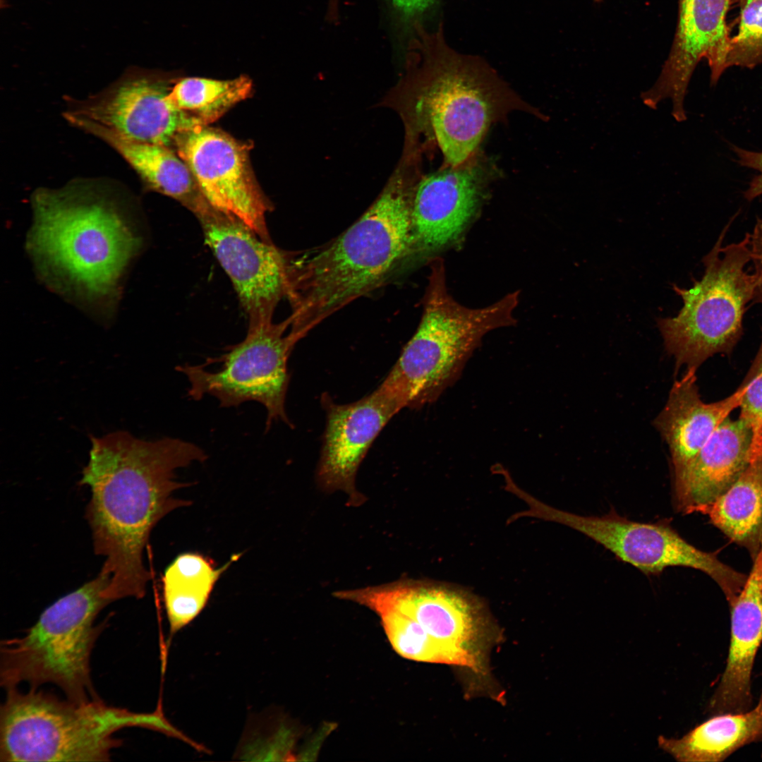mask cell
Returning <instances> with one entry per match:
<instances>
[{
  "label": "cell",
  "instance_id": "obj_28",
  "mask_svg": "<svg viewBox=\"0 0 762 762\" xmlns=\"http://www.w3.org/2000/svg\"><path fill=\"white\" fill-rule=\"evenodd\" d=\"M755 366L747 380L739 418L751 429V462L762 454V359L756 357Z\"/></svg>",
  "mask_w": 762,
  "mask_h": 762
},
{
  "label": "cell",
  "instance_id": "obj_16",
  "mask_svg": "<svg viewBox=\"0 0 762 762\" xmlns=\"http://www.w3.org/2000/svg\"><path fill=\"white\" fill-rule=\"evenodd\" d=\"M731 0H678L676 32L669 55L655 83L646 90L650 102H672V110H684L689 82L705 59L715 85L727 69L730 34L726 17Z\"/></svg>",
  "mask_w": 762,
  "mask_h": 762
},
{
  "label": "cell",
  "instance_id": "obj_1",
  "mask_svg": "<svg viewBox=\"0 0 762 762\" xmlns=\"http://www.w3.org/2000/svg\"><path fill=\"white\" fill-rule=\"evenodd\" d=\"M89 461L81 484L90 487L86 519L96 555L104 557L101 572L109 577L104 595L112 603L141 598L150 574L143 551L158 521L190 502L174 492L188 483L175 471L207 459L196 445L178 438L144 440L119 430L91 437Z\"/></svg>",
  "mask_w": 762,
  "mask_h": 762
},
{
  "label": "cell",
  "instance_id": "obj_11",
  "mask_svg": "<svg viewBox=\"0 0 762 762\" xmlns=\"http://www.w3.org/2000/svg\"><path fill=\"white\" fill-rule=\"evenodd\" d=\"M174 146L212 207L236 217L272 242L266 224L270 205L253 173L248 145L221 130L198 125L179 133Z\"/></svg>",
  "mask_w": 762,
  "mask_h": 762
},
{
  "label": "cell",
  "instance_id": "obj_25",
  "mask_svg": "<svg viewBox=\"0 0 762 762\" xmlns=\"http://www.w3.org/2000/svg\"><path fill=\"white\" fill-rule=\"evenodd\" d=\"M252 87L250 79L244 75L226 80L186 78L171 87L168 98L177 109L207 125L247 98Z\"/></svg>",
  "mask_w": 762,
  "mask_h": 762
},
{
  "label": "cell",
  "instance_id": "obj_23",
  "mask_svg": "<svg viewBox=\"0 0 762 762\" xmlns=\"http://www.w3.org/2000/svg\"><path fill=\"white\" fill-rule=\"evenodd\" d=\"M731 541L744 548L752 562L762 550V454L705 512Z\"/></svg>",
  "mask_w": 762,
  "mask_h": 762
},
{
  "label": "cell",
  "instance_id": "obj_15",
  "mask_svg": "<svg viewBox=\"0 0 762 762\" xmlns=\"http://www.w3.org/2000/svg\"><path fill=\"white\" fill-rule=\"evenodd\" d=\"M322 403L326 411L316 479L325 492L342 490L350 505L364 501L355 485L360 464L387 423L404 409L399 400L382 384L372 393L347 404H337L327 395Z\"/></svg>",
  "mask_w": 762,
  "mask_h": 762
},
{
  "label": "cell",
  "instance_id": "obj_27",
  "mask_svg": "<svg viewBox=\"0 0 762 762\" xmlns=\"http://www.w3.org/2000/svg\"><path fill=\"white\" fill-rule=\"evenodd\" d=\"M734 1L740 9L739 25L730 38L726 68L751 69L762 64V0Z\"/></svg>",
  "mask_w": 762,
  "mask_h": 762
},
{
  "label": "cell",
  "instance_id": "obj_33",
  "mask_svg": "<svg viewBox=\"0 0 762 762\" xmlns=\"http://www.w3.org/2000/svg\"><path fill=\"white\" fill-rule=\"evenodd\" d=\"M593 1H595V2H597V3H599V2H600V1H602V0H593Z\"/></svg>",
  "mask_w": 762,
  "mask_h": 762
},
{
  "label": "cell",
  "instance_id": "obj_22",
  "mask_svg": "<svg viewBox=\"0 0 762 762\" xmlns=\"http://www.w3.org/2000/svg\"><path fill=\"white\" fill-rule=\"evenodd\" d=\"M762 740V693L756 706L723 713L695 727L679 739L659 736V746L682 762H718L739 749Z\"/></svg>",
  "mask_w": 762,
  "mask_h": 762
},
{
  "label": "cell",
  "instance_id": "obj_24",
  "mask_svg": "<svg viewBox=\"0 0 762 762\" xmlns=\"http://www.w3.org/2000/svg\"><path fill=\"white\" fill-rule=\"evenodd\" d=\"M241 554L215 568L213 562L195 552L179 555L166 569L163 595L171 635L193 621L205 607L221 574Z\"/></svg>",
  "mask_w": 762,
  "mask_h": 762
},
{
  "label": "cell",
  "instance_id": "obj_18",
  "mask_svg": "<svg viewBox=\"0 0 762 762\" xmlns=\"http://www.w3.org/2000/svg\"><path fill=\"white\" fill-rule=\"evenodd\" d=\"M696 370L686 369L675 381L667 402L653 424L667 443L672 467L674 492L682 488L700 450L730 413L739 406L747 380L733 394L713 403L703 402L696 385Z\"/></svg>",
  "mask_w": 762,
  "mask_h": 762
},
{
  "label": "cell",
  "instance_id": "obj_29",
  "mask_svg": "<svg viewBox=\"0 0 762 762\" xmlns=\"http://www.w3.org/2000/svg\"><path fill=\"white\" fill-rule=\"evenodd\" d=\"M394 21L399 32L411 31L413 25L436 0H387Z\"/></svg>",
  "mask_w": 762,
  "mask_h": 762
},
{
  "label": "cell",
  "instance_id": "obj_7",
  "mask_svg": "<svg viewBox=\"0 0 762 762\" xmlns=\"http://www.w3.org/2000/svg\"><path fill=\"white\" fill-rule=\"evenodd\" d=\"M108 575L97 577L46 608L21 637L4 640L0 648V683L5 689L28 683L58 686L68 699H98L90 676V655L102 624L95 621L111 602L104 593Z\"/></svg>",
  "mask_w": 762,
  "mask_h": 762
},
{
  "label": "cell",
  "instance_id": "obj_3",
  "mask_svg": "<svg viewBox=\"0 0 762 762\" xmlns=\"http://www.w3.org/2000/svg\"><path fill=\"white\" fill-rule=\"evenodd\" d=\"M411 31L407 59L415 71L416 114L447 166L474 155L490 126L513 111L543 119L485 64L446 50L420 23Z\"/></svg>",
  "mask_w": 762,
  "mask_h": 762
},
{
  "label": "cell",
  "instance_id": "obj_2",
  "mask_svg": "<svg viewBox=\"0 0 762 762\" xmlns=\"http://www.w3.org/2000/svg\"><path fill=\"white\" fill-rule=\"evenodd\" d=\"M412 190L394 177L345 231L316 248L286 252L290 330L304 337L382 284L412 250Z\"/></svg>",
  "mask_w": 762,
  "mask_h": 762
},
{
  "label": "cell",
  "instance_id": "obj_9",
  "mask_svg": "<svg viewBox=\"0 0 762 762\" xmlns=\"http://www.w3.org/2000/svg\"><path fill=\"white\" fill-rule=\"evenodd\" d=\"M289 318L248 322L246 337L219 357L207 358L205 365L218 364L215 371L202 365L188 363L176 370L184 374L190 384L188 396L200 400L205 395L215 397L221 407H237L246 401H257L267 410L266 430L274 421L292 424L286 413L285 400L290 380L289 357L302 339L291 332Z\"/></svg>",
  "mask_w": 762,
  "mask_h": 762
},
{
  "label": "cell",
  "instance_id": "obj_34",
  "mask_svg": "<svg viewBox=\"0 0 762 762\" xmlns=\"http://www.w3.org/2000/svg\"><path fill=\"white\" fill-rule=\"evenodd\" d=\"M761 757H762V754H761Z\"/></svg>",
  "mask_w": 762,
  "mask_h": 762
},
{
  "label": "cell",
  "instance_id": "obj_21",
  "mask_svg": "<svg viewBox=\"0 0 762 762\" xmlns=\"http://www.w3.org/2000/svg\"><path fill=\"white\" fill-rule=\"evenodd\" d=\"M65 118L114 149L153 190L179 201L195 216L211 206L186 163L170 147L130 140L91 120L71 113Z\"/></svg>",
  "mask_w": 762,
  "mask_h": 762
},
{
  "label": "cell",
  "instance_id": "obj_6",
  "mask_svg": "<svg viewBox=\"0 0 762 762\" xmlns=\"http://www.w3.org/2000/svg\"><path fill=\"white\" fill-rule=\"evenodd\" d=\"M732 219L703 258L704 273L689 289L674 285L683 306L674 318H659L667 352L697 370L716 353L731 352L743 334V320L751 305L762 303V265L754 255L751 233L724 245Z\"/></svg>",
  "mask_w": 762,
  "mask_h": 762
},
{
  "label": "cell",
  "instance_id": "obj_20",
  "mask_svg": "<svg viewBox=\"0 0 762 762\" xmlns=\"http://www.w3.org/2000/svg\"><path fill=\"white\" fill-rule=\"evenodd\" d=\"M752 432L742 419L725 418L700 450L682 490L675 495L683 514L706 511L751 464Z\"/></svg>",
  "mask_w": 762,
  "mask_h": 762
},
{
  "label": "cell",
  "instance_id": "obj_19",
  "mask_svg": "<svg viewBox=\"0 0 762 762\" xmlns=\"http://www.w3.org/2000/svg\"><path fill=\"white\" fill-rule=\"evenodd\" d=\"M731 636L725 668L710 699L712 715L751 708V674L762 642V550L753 561L746 583L730 605Z\"/></svg>",
  "mask_w": 762,
  "mask_h": 762
},
{
  "label": "cell",
  "instance_id": "obj_30",
  "mask_svg": "<svg viewBox=\"0 0 762 762\" xmlns=\"http://www.w3.org/2000/svg\"><path fill=\"white\" fill-rule=\"evenodd\" d=\"M732 148L737 157V162L739 165L758 171V174L752 178L748 188L744 192V198L751 201L762 195V152L750 151L737 146H732Z\"/></svg>",
  "mask_w": 762,
  "mask_h": 762
},
{
  "label": "cell",
  "instance_id": "obj_14",
  "mask_svg": "<svg viewBox=\"0 0 762 762\" xmlns=\"http://www.w3.org/2000/svg\"><path fill=\"white\" fill-rule=\"evenodd\" d=\"M476 154L458 166L447 165L423 176L413 189L411 257L429 258L451 245L472 220L492 175Z\"/></svg>",
  "mask_w": 762,
  "mask_h": 762
},
{
  "label": "cell",
  "instance_id": "obj_12",
  "mask_svg": "<svg viewBox=\"0 0 762 762\" xmlns=\"http://www.w3.org/2000/svg\"><path fill=\"white\" fill-rule=\"evenodd\" d=\"M205 240L229 277L248 322L272 320L286 297V252L236 217L210 207L197 216Z\"/></svg>",
  "mask_w": 762,
  "mask_h": 762
},
{
  "label": "cell",
  "instance_id": "obj_4",
  "mask_svg": "<svg viewBox=\"0 0 762 762\" xmlns=\"http://www.w3.org/2000/svg\"><path fill=\"white\" fill-rule=\"evenodd\" d=\"M0 710L1 761H107L121 745L117 731L131 727L190 739L165 717L159 703L152 713L109 706L99 698L84 703L31 689H6Z\"/></svg>",
  "mask_w": 762,
  "mask_h": 762
},
{
  "label": "cell",
  "instance_id": "obj_26",
  "mask_svg": "<svg viewBox=\"0 0 762 762\" xmlns=\"http://www.w3.org/2000/svg\"><path fill=\"white\" fill-rule=\"evenodd\" d=\"M359 605L380 618L392 647L401 656L416 661L453 665L448 653L409 614L375 600H364Z\"/></svg>",
  "mask_w": 762,
  "mask_h": 762
},
{
  "label": "cell",
  "instance_id": "obj_31",
  "mask_svg": "<svg viewBox=\"0 0 762 762\" xmlns=\"http://www.w3.org/2000/svg\"><path fill=\"white\" fill-rule=\"evenodd\" d=\"M751 241L754 255L762 265V224L756 226L753 229ZM757 356L762 359V344Z\"/></svg>",
  "mask_w": 762,
  "mask_h": 762
},
{
  "label": "cell",
  "instance_id": "obj_17",
  "mask_svg": "<svg viewBox=\"0 0 762 762\" xmlns=\"http://www.w3.org/2000/svg\"><path fill=\"white\" fill-rule=\"evenodd\" d=\"M375 599L413 617L450 655L453 665L476 667L480 610L466 593L434 582L403 577L372 586Z\"/></svg>",
  "mask_w": 762,
  "mask_h": 762
},
{
  "label": "cell",
  "instance_id": "obj_10",
  "mask_svg": "<svg viewBox=\"0 0 762 762\" xmlns=\"http://www.w3.org/2000/svg\"><path fill=\"white\" fill-rule=\"evenodd\" d=\"M514 495L528 509L512 516L557 522L591 538L646 575H657L668 567H684L703 572L720 588L729 605L744 587L748 575L722 562L717 552L702 551L685 540L666 520L641 523L615 512L603 516H583L557 509L516 488Z\"/></svg>",
  "mask_w": 762,
  "mask_h": 762
},
{
  "label": "cell",
  "instance_id": "obj_5",
  "mask_svg": "<svg viewBox=\"0 0 762 762\" xmlns=\"http://www.w3.org/2000/svg\"><path fill=\"white\" fill-rule=\"evenodd\" d=\"M418 328L381 383L404 408L435 401L452 386L483 337L515 322L519 294L478 308L464 306L449 293L443 260L433 258Z\"/></svg>",
  "mask_w": 762,
  "mask_h": 762
},
{
  "label": "cell",
  "instance_id": "obj_32",
  "mask_svg": "<svg viewBox=\"0 0 762 762\" xmlns=\"http://www.w3.org/2000/svg\"><path fill=\"white\" fill-rule=\"evenodd\" d=\"M339 16V0H328L326 18L329 22H337Z\"/></svg>",
  "mask_w": 762,
  "mask_h": 762
},
{
  "label": "cell",
  "instance_id": "obj_13",
  "mask_svg": "<svg viewBox=\"0 0 762 762\" xmlns=\"http://www.w3.org/2000/svg\"><path fill=\"white\" fill-rule=\"evenodd\" d=\"M169 83L136 70L68 112L97 123L134 142L174 145L176 135L201 121L174 107Z\"/></svg>",
  "mask_w": 762,
  "mask_h": 762
},
{
  "label": "cell",
  "instance_id": "obj_8",
  "mask_svg": "<svg viewBox=\"0 0 762 762\" xmlns=\"http://www.w3.org/2000/svg\"><path fill=\"white\" fill-rule=\"evenodd\" d=\"M35 210L40 258L90 295L111 290L138 244L118 210L68 190L38 193Z\"/></svg>",
  "mask_w": 762,
  "mask_h": 762
}]
</instances>
